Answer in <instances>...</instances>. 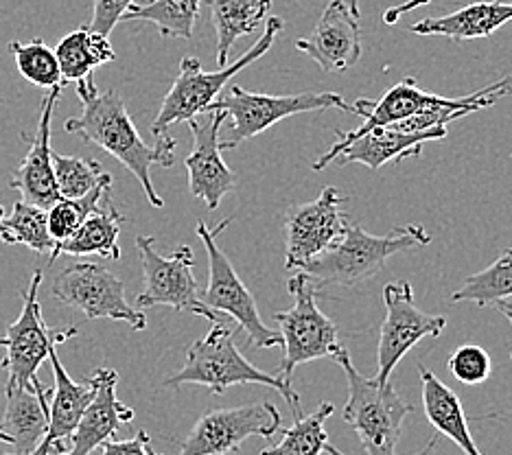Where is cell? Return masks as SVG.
Returning a JSON list of instances; mask_svg holds the SVG:
<instances>
[{
    "instance_id": "7a4b0ae2",
    "label": "cell",
    "mask_w": 512,
    "mask_h": 455,
    "mask_svg": "<svg viewBox=\"0 0 512 455\" xmlns=\"http://www.w3.org/2000/svg\"><path fill=\"white\" fill-rule=\"evenodd\" d=\"M432 235L423 226H399L386 237L368 235L362 226H348L344 237L327 252L302 267L300 274L318 289L322 287H355L386 267L388 259L405 250L423 248Z\"/></svg>"
},
{
    "instance_id": "f35d334b",
    "label": "cell",
    "mask_w": 512,
    "mask_h": 455,
    "mask_svg": "<svg viewBox=\"0 0 512 455\" xmlns=\"http://www.w3.org/2000/svg\"><path fill=\"white\" fill-rule=\"evenodd\" d=\"M495 307L499 309V313L506 315V320L512 326V302L510 300H499V302H495ZM510 359H512V350H510Z\"/></svg>"
},
{
    "instance_id": "7402d4cb",
    "label": "cell",
    "mask_w": 512,
    "mask_h": 455,
    "mask_svg": "<svg viewBox=\"0 0 512 455\" xmlns=\"http://www.w3.org/2000/svg\"><path fill=\"white\" fill-rule=\"evenodd\" d=\"M7 410L0 420V442L11 445L18 455H33L49 427L51 390L36 394L20 385H5Z\"/></svg>"
},
{
    "instance_id": "83f0119b",
    "label": "cell",
    "mask_w": 512,
    "mask_h": 455,
    "mask_svg": "<svg viewBox=\"0 0 512 455\" xmlns=\"http://www.w3.org/2000/svg\"><path fill=\"white\" fill-rule=\"evenodd\" d=\"M333 412V403L324 401L311 414L298 416L296 423L283 431V440L270 449H263L261 455H320L322 451L344 455L331 445L327 429H324Z\"/></svg>"
},
{
    "instance_id": "f1b7e54d",
    "label": "cell",
    "mask_w": 512,
    "mask_h": 455,
    "mask_svg": "<svg viewBox=\"0 0 512 455\" xmlns=\"http://www.w3.org/2000/svg\"><path fill=\"white\" fill-rule=\"evenodd\" d=\"M202 0H145L125 11V20H145L156 25L162 38L191 40Z\"/></svg>"
},
{
    "instance_id": "ac0fdd59",
    "label": "cell",
    "mask_w": 512,
    "mask_h": 455,
    "mask_svg": "<svg viewBox=\"0 0 512 455\" xmlns=\"http://www.w3.org/2000/svg\"><path fill=\"white\" fill-rule=\"evenodd\" d=\"M296 49L327 73H346L362 57V27L344 3L331 0L309 38L298 40Z\"/></svg>"
},
{
    "instance_id": "8fae6325",
    "label": "cell",
    "mask_w": 512,
    "mask_h": 455,
    "mask_svg": "<svg viewBox=\"0 0 512 455\" xmlns=\"http://www.w3.org/2000/svg\"><path fill=\"white\" fill-rule=\"evenodd\" d=\"M289 294L294 296V307L289 311H278L274 318L281 326L285 355L281 361V377L285 383L292 385L294 370L302 364L318 359H331L340 350L337 340L335 322L320 311L316 305V287L309 280L296 274L287 283Z\"/></svg>"
},
{
    "instance_id": "836d02e7",
    "label": "cell",
    "mask_w": 512,
    "mask_h": 455,
    "mask_svg": "<svg viewBox=\"0 0 512 455\" xmlns=\"http://www.w3.org/2000/svg\"><path fill=\"white\" fill-rule=\"evenodd\" d=\"M110 189L112 180H106L86 197H79V200H64L62 197L60 202H55L46 210V217H49V235L55 241V245H60L68 237L75 235V230L84 224V219L95 213L101 202L110 195Z\"/></svg>"
},
{
    "instance_id": "d6a6232c",
    "label": "cell",
    "mask_w": 512,
    "mask_h": 455,
    "mask_svg": "<svg viewBox=\"0 0 512 455\" xmlns=\"http://www.w3.org/2000/svg\"><path fill=\"white\" fill-rule=\"evenodd\" d=\"M9 53L14 55L18 73L25 77L31 86L44 90L64 86L57 55L44 44V40L38 38L27 44L9 42Z\"/></svg>"
},
{
    "instance_id": "4dcf8cb0",
    "label": "cell",
    "mask_w": 512,
    "mask_h": 455,
    "mask_svg": "<svg viewBox=\"0 0 512 455\" xmlns=\"http://www.w3.org/2000/svg\"><path fill=\"white\" fill-rule=\"evenodd\" d=\"M9 235V245H27L29 250L51 256L55 241L49 235V217L46 210L25 200L14 202L11 213L3 217Z\"/></svg>"
},
{
    "instance_id": "8d00e7d4",
    "label": "cell",
    "mask_w": 512,
    "mask_h": 455,
    "mask_svg": "<svg viewBox=\"0 0 512 455\" xmlns=\"http://www.w3.org/2000/svg\"><path fill=\"white\" fill-rule=\"evenodd\" d=\"M101 455H160L151 449V438L145 429L130 440H108L99 447Z\"/></svg>"
},
{
    "instance_id": "9c48e42d",
    "label": "cell",
    "mask_w": 512,
    "mask_h": 455,
    "mask_svg": "<svg viewBox=\"0 0 512 455\" xmlns=\"http://www.w3.org/2000/svg\"><path fill=\"white\" fill-rule=\"evenodd\" d=\"M230 224V219H224L219 226L211 228L204 221H197L195 232L202 239L206 254H208V285L204 289V305L213 309L219 315H228V318L239 324V329L246 333L248 342L256 348H276L283 346L281 333L267 329L261 320L259 307H256L254 296L243 285L241 276L232 267L228 256L221 252L217 245V237L224 232Z\"/></svg>"
},
{
    "instance_id": "5bb4252c",
    "label": "cell",
    "mask_w": 512,
    "mask_h": 455,
    "mask_svg": "<svg viewBox=\"0 0 512 455\" xmlns=\"http://www.w3.org/2000/svg\"><path fill=\"white\" fill-rule=\"evenodd\" d=\"M281 429V412L272 403H254L206 412L182 440L180 455L237 453L248 438L270 440Z\"/></svg>"
},
{
    "instance_id": "1f68e13d",
    "label": "cell",
    "mask_w": 512,
    "mask_h": 455,
    "mask_svg": "<svg viewBox=\"0 0 512 455\" xmlns=\"http://www.w3.org/2000/svg\"><path fill=\"white\" fill-rule=\"evenodd\" d=\"M53 175L57 193L64 200H79L90 191H95L101 182L112 180V175L103 169L97 160L62 156L53 151Z\"/></svg>"
},
{
    "instance_id": "3957f363",
    "label": "cell",
    "mask_w": 512,
    "mask_h": 455,
    "mask_svg": "<svg viewBox=\"0 0 512 455\" xmlns=\"http://www.w3.org/2000/svg\"><path fill=\"white\" fill-rule=\"evenodd\" d=\"M510 95H512V77L499 79V81H495V84L473 92V95L458 97V99H449L442 95H432V92H425L418 88L416 79L407 77V79L399 81V84H394L386 92V95L377 101L357 99L353 103V114L362 116L364 123L355 127V130H351V132H335L337 140L327 154L313 162V171H324L329 165H333L335 158L342 154V149H346L353 143V140L368 134L370 130H377V127L410 119V116H414V114L436 110V108H456V110L467 108L471 112L486 110V108H493L499 99L510 97Z\"/></svg>"
},
{
    "instance_id": "ba28073f",
    "label": "cell",
    "mask_w": 512,
    "mask_h": 455,
    "mask_svg": "<svg viewBox=\"0 0 512 455\" xmlns=\"http://www.w3.org/2000/svg\"><path fill=\"white\" fill-rule=\"evenodd\" d=\"M42 285V272L31 276L29 289L22 296V311L7 326L5 335L0 337V346L5 348L3 368L7 370V383L20 385V388L42 394L49 388H44L38 379V368L49 359L51 350L60 344L73 340L79 333V326H57L51 329L46 324L42 307L38 300V291Z\"/></svg>"
},
{
    "instance_id": "484cf974",
    "label": "cell",
    "mask_w": 512,
    "mask_h": 455,
    "mask_svg": "<svg viewBox=\"0 0 512 455\" xmlns=\"http://www.w3.org/2000/svg\"><path fill=\"white\" fill-rule=\"evenodd\" d=\"M270 7L272 0H211L219 68H226L232 46L239 38L265 25Z\"/></svg>"
},
{
    "instance_id": "44dd1931",
    "label": "cell",
    "mask_w": 512,
    "mask_h": 455,
    "mask_svg": "<svg viewBox=\"0 0 512 455\" xmlns=\"http://www.w3.org/2000/svg\"><path fill=\"white\" fill-rule=\"evenodd\" d=\"M447 138V127L434 132H399L394 127H377L368 134L359 136L351 145L342 149V154L335 158L337 165H351L359 162L372 171L381 169L388 162H399L407 156H421L425 143Z\"/></svg>"
},
{
    "instance_id": "52a82bcc",
    "label": "cell",
    "mask_w": 512,
    "mask_h": 455,
    "mask_svg": "<svg viewBox=\"0 0 512 455\" xmlns=\"http://www.w3.org/2000/svg\"><path fill=\"white\" fill-rule=\"evenodd\" d=\"M342 110L353 114V105L346 103L337 92H302V95H261L248 92L241 86H230L224 95H219L206 112H226L232 121L228 125V138L221 140V151L239 147L243 140H252L265 130H270L278 121L294 114Z\"/></svg>"
},
{
    "instance_id": "4fadbf2b",
    "label": "cell",
    "mask_w": 512,
    "mask_h": 455,
    "mask_svg": "<svg viewBox=\"0 0 512 455\" xmlns=\"http://www.w3.org/2000/svg\"><path fill=\"white\" fill-rule=\"evenodd\" d=\"M383 302H386V320L381 324L375 379L388 383L399 361L418 342L442 335L447 318L418 309L410 283H390L383 287Z\"/></svg>"
},
{
    "instance_id": "2e32d148",
    "label": "cell",
    "mask_w": 512,
    "mask_h": 455,
    "mask_svg": "<svg viewBox=\"0 0 512 455\" xmlns=\"http://www.w3.org/2000/svg\"><path fill=\"white\" fill-rule=\"evenodd\" d=\"M228 121L226 112H206V119L189 121L193 134V149L184 158V167L189 171L191 195L202 200L208 210H217L221 200L237 186V175L221 158L219 132Z\"/></svg>"
},
{
    "instance_id": "9a60e30c",
    "label": "cell",
    "mask_w": 512,
    "mask_h": 455,
    "mask_svg": "<svg viewBox=\"0 0 512 455\" xmlns=\"http://www.w3.org/2000/svg\"><path fill=\"white\" fill-rule=\"evenodd\" d=\"M348 197L327 186L318 200L289 210L285 224V267L302 270L309 261L327 252L348 230V215L342 206Z\"/></svg>"
},
{
    "instance_id": "60d3db41",
    "label": "cell",
    "mask_w": 512,
    "mask_h": 455,
    "mask_svg": "<svg viewBox=\"0 0 512 455\" xmlns=\"http://www.w3.org/2000/svg\"><path fill=\"white\" fill-rule=\"evenodd\" d=\"M3 217H5V210H3V206H0V239H3L5 243H9V235H7V228L3 224Z\"/></svg>"
},
{
    "instance_id": "4316f807",
    "label": "cell",
    "mask_w": 512,
    "mask_h": 455,
    "mask_svg": "<svg viewBox=\"0 0 512 455\" xmlns=\"http://www.w3.org/2000/svg\"><path fill=\"white\" fill-rule=\"evenodd\" d=\"M57 62H60L62 81H81L92 77L95 68L114 62L116 53L110 44V38L92 31L90 27H81L71 31L60 40L55 49Z\"/></svg>"
},
{
    "instance_id": "b9f144b4",
    "label": "cell",
    "mask_w": 512,
    "mask_h": 455,
    "mask_svg": "<svg viewBox=\"0 0 512 455\" xmlns=\"http://www.w3.org/2000/svg\"><path fill=\"white\" fill-rule=\"evenodd\" d=\"M0 455H18V453H0Z\"/></svg>"
},
{
    "instance_id": "5b68a950",
    "label": "cell",
    "mask_w": 512,
    "mask_h": 455,
    "mask_svg": "<svg viewBox=\"0 0 512 455\" xmlns=\"http://www.w3.org/2000/svg\"><path fill=\"white\" fill-rule=\"evenodd\" d=\"M331 359L344 370L348 383V401L342 416L355 429L366 453L397 455L403 420L414 412V407L401 399L392 381L379 383L375 377H364L353 366L344 346Z\"/></svg>"
},
{
    "instance_id": "cb8c5ba5",
    "label": "cell",
    "mask_w": 512,
    "mask_h": 455,
    "mask_svg": "<svg viewBox=\"0 0 512 455\" xmlns=\"http://www.w3.org/2000/svg\"><path fill=\"white\" fill-rule=\"evenodd\" d=\"M418 375H421L423 385L425 416L429 425L436 429V434L449 438L464 455H484L471 436L469 420L458 394L423 364H418Z\"/></svg>"
},
{
    "instance_id": "ab89813d",
    "label": "cell",
    "mask_w": 512,
    "mask_h": 455,
    "mask_svg": "<svg viewBox=\"0 0 512 455\" xmlns=\"http://www.w3.org/2000/svg\"><path fill=\"white\" fill-rule=\"evenodd\" d=\"M340 3H344L348 7V11L359 20V0H340Z\"/></svg>"
},
{
    "instance_id": "7c38bea8",
    "label": "cell",
    "mask_w": 512,
    "mask_h": 455,
    "mask_svg": "<svg viewBox=\"0 0 512 455\" xmlns=\"http://www.w3.org/2000/svg\"><path fill=\"white\" fill-rule=\"evenodd\" d=\"M53 296L66 307H73L88 320H119L134 331L147 329L141 309L132 307L125 298L123 280L99 263H73L57 274Z\"/></svg>"
},
{
    "instance_id": "e0dca14e",
    "label": "cell",
    "mask_w": 512,
    "mask_h": 455,
    "mask_svg": "<svg viewBox=\"0 0 512 455\" xmlns=\"http://www.w3.org/2000/svg\"><path fill=\"white\" fill-rule=\"evenodd\" d=\"M62 86L51 88L46 92L42 105H40V116L36 132L31 136L22 134V138L29 140V154L25 162L14 171V178H11V189L22 193V200L49 210L55 202H60L62 197L57 193L55 186V175H53V149H51V123L53 114L57 108V101H60Z\"/></svg>"
},
{
    "instance_id": "ffe728a7",
    "label": "cell",
    "mask_w": 512,
    "mask_h": 455,
    "mask_svg": "<svg viewBox=\"0 0 512 455\" xmlns=\"http://www.w3.org/2000/svg\"><path fill=\"white\" fill-rule=\"evenodd\" d=\"M49 359L53 366L49 427H46L44 440L33 451V455H64V440L73 436L81 414L86 412L88 403L97 392V383L92 377L86 383H77L71 379V375L62 366L60 357H57V350H51Z\"/></svg>"
},
{
    "instance_id": "30bf717a",
    "label": "cell",
    "mask_w": 512,
    "mask_h": 455,
    "mask_svg": "<svg viewBox=\"0 0 512 455\" xmlns=\"http://www.w3.org/2000/svg\"><path fill=\"white\" fill-rule=\"evenodd\" d=\"M136 248L145 276V289L136 296V309L171 307L221 324V315L204 305V289L193 276V250L189 245H180L173 254L162 256L154 237H138Z\"/></svg>"
},
{
    "instance_id": "d6986e66",
    "label": "cell",
    "mask_w": 512,
    "mask_h": 455,
    "mask_svg": "<svg viewBox=\"0 0 512 455\" xmlns=\"http://www.w3.org/2000/svg\"><path fill=\"white\" fill-rule=\"evenodd\" d=\"M92 379L97 383V392L88 403L86 412L81 414L71 436V447L64 455H90L103 442L112 440L121 425H130L134 420L132 407L121 403L116 396V383H119L116 370L99 368Z\"/></svg>"
},
{
    "instance_id": "277c9868",
    "label": "cell",
    "mask_w": 512,
    "mask_h": 455,
    "mask_svg": "<svg viewBox=\"0 0 512 455\" xmlns=\"http://www.w3.org/2000/svg\"><path fill=\"white\" fill-rule=\"evenodd\" d=\"M189 383L204 385L213 394H224L232 385H265V388L276 390L292 405L296 418L300 416L298 392L281 377L267 375L261 368L252 366L235 344V331L226 329L224 324H213L211 333L202 340H195L186 350L184 366L162 385L180 388V385Z\"/></svg>"
},
{
    "instance_id": "d590c367",
    "label": "cell",
    "mask_w": 512,
    "mask_h": 455,
    "mask_svg": "<svg viewBox=\"0 0 512 455\" xmlns=\"http://www.w3.org/2000/svg\"><path fill=\"white\" fill-rule=\"evenodd\" d=\"M136 5V0H95V7H92V20L90 29L101 35H108L114 31V27L123 20L125 11Z\"/></svg>"
},
{
    "instance_id": "8992f818",
    "label": "cell",
    "mask_w": 512,
    "mask_h": 455,
    "mask_svg": "<svg viewBox=\"0 0 512 455\" xmlns=\"http://www.w3.org/2000/svg\"><path fill=\"white\" fill-rule=\"evenodd\" d=\"M283 27L285 22L281 18H267L265 31L259 42H256L246 55H241L235 64L219 68L215 73H206L197 57H184L180 62V73L171 84L167 97L162 99L160 112L154 123H151V134L158 138L162 134H167L173 123H189L195 116L206 114L208 105L221 95V90L226 88L232 77L239 75L243 68H248L256 60H261V57L272 49L276 35L283 31Z\"/></svg>"
},
{
    "instance_id": "e575fe53",
    "label": "cell",
    "mask_w": 512,
    "mask_h": 455,
    "mask_svg": "<svg viewBox=\"0 0 512 455\" xmlns=\"http://www.w3.org/2000/svg\"><path fill=\"white\" fill-rule=\"evenodd\" d=\"M447 368L464 385H482L491 377L493 361L482 346L464 344L453 350V355L447 361Z\"/></svg>"
},
{
    "instance_id": "d4e9b609",
    "label": "cell",
    "mask_w": 512,
    "mask_h": 455,
    "mask_svg": "<svg viewBox=\"0 0 512 455\" xmlns=\"http://www.w3.org/2000/svg\"><path fill=\"white\" fill-rule=\"evenodd\" d=\"M123 224H125V215L114 206L112 197L108 195L95 213L84 219V224L75 230L73 237H68L64 243L55 245V250L49 259L57 261V256L62 254H71V256L97 254V256H103V259L121 261L119 235H121Z\"/></svg>"
},
{
    "instance_id": "74e56055",
    "label": "cell",
    "mask_w": 512,
    "mask_h": 455,
    "mask_svg": "<svg viewBox=\"0 0 512 455\" xmlns=\"http://www.w3.org/2000/svg\"><path fill=\"white\" fill-rule=\"evenodd\" d=\"M432 0H405V3L397 5V7H390L386 14H383V20H386V25H397V22L405 16L410 14V11L423 7V5H429Z\"/></svg>"
},
{
    "instance_id": "603a6c76",
    "label": "cell",
    "mask_w": 512,
    "mask_h": 455,
    "mask_svg": "<svg viewBox=\"0 0 512 455\" xmlns=\"http://www.w3.org/2000/svg\"><path fill=\"white\" fill-rule=\"evenodd\" d=\"M512 20V3L482 0L440 18H423L410 27L418 35H445L453 42L482 40Z\"/></svg>"
},
{
    "instance_id": "f546056e",
    "label": "cell",
    "mask_w": 512,
    "mask_h": 455,
    "mask_svg": "<svg viewBox=\"0 0 512 455\" xmlns=\"http://www.w3.org/2000/svg\"><path fill=\"white\" fill-rule=\"evenodd\" d=\"M506 298H512V248L502 252L486 270L469 276L451 296L453 302H473L477 307L495 305Z\"/></svg>"
},
{
    "instance_id": "6da1fadb",
    "label": "cell",
    "mask_w": 512,
    "mask_h": 455,
    "mask_svg": "<svg viewBox=\"0 0 512 455\" xmlns=\"http://www.w3.org/2000/svg\"><path fill=\"white\" fill-rule=\"evenodd\" d=\"M75 90L81 101V114L64 123V132L77 134L86 143L108 151L141 182L151 206H165V200L156 193V186L151 182V167H171L176 162L178 140L162 134L156 138V145H147L138 134L119 92H101L92 77L77 81Z\"/></svg>"
}]
</instances>
